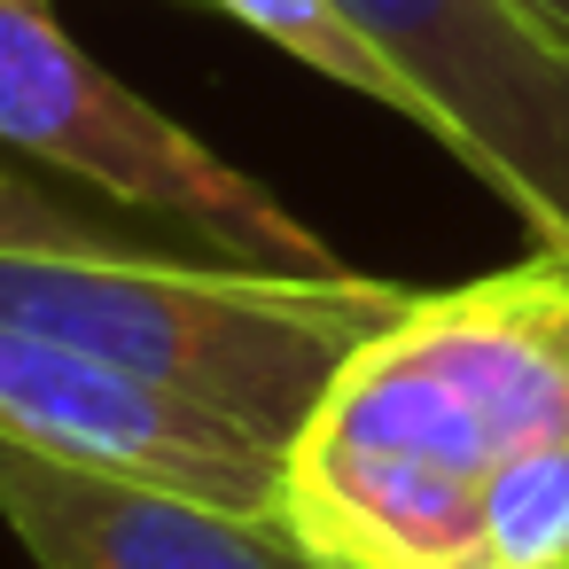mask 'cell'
<instances>
[{"label":"cell","mask_w":569,"mask_h":569,"mask_svg":"<svg viewBox=\"0 0 569 569\" xmlns=\"http://www.w3.org/2000/svg\"><path fill=\"white\" fill-rule=\"evenodd\" d=\"M515 9H530V17H538L553 40H569V0H515Z\"/></svg>","instance_id":"cell-9"},{"label":"cell","mask_w":569,"mask_h":569,"mask_svg":"<svg viewBox=\"0 0 569 569\" xmlns=\"http://www.w3.org/2000/svg\"><path fill=\"white\" fill-rule=\"evenodd\" d=\"M0 437L79 468L172 483L234 515H281V445H266L250 421L9 320H0Z\"/></svg>","instance_id":"cell-4"},{"label":"cell","mask_w":569,"mask_h":569,"mask_svg":"<svg viewBox=\"0 0 569 569\" xmlns=\"http://www.w3.org/2000/svg\"><path fill=\"white\" fill-rule=\"evenodd\" d=\"M0 522L32 569H305L281 522L219 499L79 468L0 437Z\"/></svg>","instance_id":"cell-5"},{"label":"cell","mask_w":569,"mask_h":569,"mask_svg":"<svg viewBox=\"0 0 569 569\" xmlns=\"http://www.w3.org/2000/svg\"><path fill=\"white\" fill-rule=\"evenodd\" d=\"M0 242L9 250H157L149 234H126L94 211L63 203L56 188H40L17 164H0Z\"/></svg>","instance_id":"cell-8"},{"label":"cell","mask_w":569,"mask_h":569,"mask_svg":"<svg viewBox=\"0 0 569 569\" xmlns=\"http://www.w3.org/2000/svg\"><path fill=\"white\" fill-rule=\"evenodd\" d=\"M219 17H234L242 32H258V40H273L281 56H297L305 71H320V79H336V87H351L359 102H382V110H398V118H413V94H406V79L336 17V0H211Z\"/></svg>","instance_id":"cell-6"},{"label":"cell","mask_w":569,"mask_h":569,"mask_svg":"<svg viewBox=\"0 0 569 569\" xmlns=\"http://www.w3.org/2000/svg\"><path fill=\"white\" fill-rule=\"evenodd\" d=\"M491 569H569V437L515 452L483 483Z\"/></svg>","instance_id":"cell-7"},{"label":"cell","mask_w":569,"mask_h":569,"mask_svg":"<svg viewBox=\"0 0 569 569\" xmlns=\"http://www.w3.org/2000/svg\"><path fill=\"white\" fill-rule=\"evenodd\" d=\"M413 289L375 273H266L180 250H9L0 320L118 359L164 390H188L266 445H289L336 367L382 336Z\"/></svg>","instance_id":"cell-1"},{"label":"cell","mask_w":569,"mask_h":569,"mask_svg":"<svg viewBox=\"0 0 569 569\" xmlns=\"http://www.w3.org/2000/svg\"><path fill=\"white\" fill-rule=\"evenodd\" d=\"M445 141L530 234L569 250V40L515 0H336Z\"/></svg>","instance_id":"cell-3"},{"label":"cell","mask_w":569,"mask_h":569,"mask_svg":"<svg viewBox=\"0 0 569 569\" xmlns=\"http://www.w3.org/2000/svg\"><path fill=\"white\" fill-rule=\"evenodd\" d=\"M0 141L40 157L48 172L118 196L203 250L266 273H343V258L250 172L211 157L188 126L110 79L48 0H0Z\"/></svg>","instance_id":"cell-2"}]
</instances>
